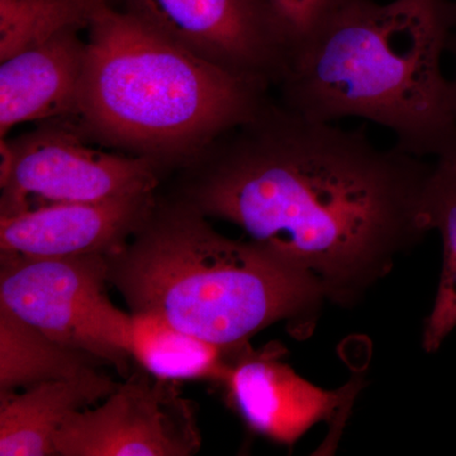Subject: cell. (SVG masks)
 Listing matches in <instances>:
<instances>
[{
  "mask_svg": "<svg viewBox=\"0 0 456 456\" xmlns=\"http://www.w3.org/2000/svg\"><path fill=\"white\" fill-rule=\"evenodd\" d=\"M191 206L354 305L428 232L434 164L269 101L200 156ZM197 160V159H196Z\"/></svg>",
  "mask_w": 456,
  "mask_h": 456,
  "instance_id": "obj_1",
  "label": "cell"
},
{
  "mask_svg": "<svg viewBox=\"0 0 456 456\" xmlns=\"http://www.w3.org/2000/svg\"><path fill=\"white\" fill-rule=\"evenodd\" d=\"M456 0H350L288 59L279 101L318 122L362 118L395 146L456 159V106L444 55Z\"/></svg>",
  "mask_w": 456,
  "mask_h": 456,
  "instance_id": "obj_2",
  "label": "cell"
},
{
  "mask_svg": "<svg viewBox=\"0 0 456 456\" xmlns=\"http://www.w3.org/2000/svg\"><path fill=\"white\" fill-rule=\"evenodd\" d=\"M108 265L134 314H158L227 349L279 321L298 338L310 335L326 299L307 274L251 241L221 235L189 203L154 208Z\"/></svg>",
  "mask_w": 456,
  "mask_h": 456,
  "instance_id": "obj_3",
  "label": "cell"
},
{
  "mask_svg": "<svg viewBox=\"0 0 456 456\" xmlns=\"http://www.w3.org/2000/svg\"><path fill=\"white\" fill-rule=\"evenodd\" d=\"M86 31L77 117L132 155L160 165L196 160L269 101L270 86L183 49L110 0Z\"/></svg>",
  "mask_w": 456,
  "mask_h": 456,
  "instance_id": "obj_4",
  "label": "cell"
},
{
  "mask_svg": "<svg viewBox=\"0 0 456 456\" xmlns=\"http://www.w3.org/2000/svg\"><path fill=\"white\" fill-rule=\"evenodd\" d=\"M0 256V307L64 346L125 368L132 316L108 298L107 256Z\"/></svg>",
  "mask_w": 456,
  "mask_h": 456,
  "instance_id": "obj_5",
  "label": "cell"
},
{
  "mask_svg": "<svg viewBox=\"0 0 456 456\" xmlns=\"http://www.w3.org/2000/svg\"><path fill=\"white\" fill-rule=\"evenodd\" d=\"M159 165L143 156L94 149L62 126L2 140L0 217L55 204L152 193Z\"/></svg>",
  "mask_w": 456,
  "mask_h": 456,
  "instance_id": "obj_6",
  "label": "cell"
},
{
  "mask_svg": "<svg viewBox=\"0 0 456 456\" xmlns=\"http://www.w3.org/2000/svg\"><path fill=\"white\" fill-rule=\"evenodd\" d=\"M169 380L132 377L94 410L71 413L57 431L61 456H188L200 446L196 415Z\"/></svg>",
  "mask_w": 456,
  "mask_h": 456,
  "instance_id": "obj_7",
  "label": "cell"
},
{
  "mask_svg": "<svg viewBox=\"0 0 456 456\" xmlns=\"http://www.w3.org/2000/svg\"><path fill=\"white\" fill-rule=\"evenodd\" d=\"M143 26L240 77L277 86L288 60L259 0H118Z\"/></svg>",
  "mask_w": 456,
  "mask_h": 456,
  "instance_id": "obj_8",
  "label": "cell"
},
{
  "mask_svg": "<svg viewBox=\"0 0 456 456\" xmlns=\"http://www.w3.org/2000/svg\"><path fill=\"white\" fill-rule=\"evenodd\" d=\"M281 345L237 351L222 386L227 398L251 430L275 443L293 445L314 426L326 422L335 435L350 415L362 380L327 391L281 362Z\"/></svg>",
  "mask_w": 456,
  "mask_h": 456,
  "instance_id": "obj_9",
  "label": "cell"
},
{
  "mask_svg": "<svg viewBox=\"0 0 456 456\" xmlns=\"http://www.w3.org/2000/svg\"><path fill=\"white\" fill-rule=\"evenodd\" d=\"M154 208L152 193H146L0 217V255L110 257L121 253Z\"/></svg>",
  "mask_w": 456,
  "mask_h": 456,
  "instance_id": "obj_10",
  "label": "cell"
},
{
  "mask_svg": "<svg viewBox=\"0 0 456 456\" xmlns=\"http://www.w3.org/2000/svg\"><path fill=\"white\" fill-rule=\"evenodd\" d=\"M80 29L0 61V139L20 123L79 114L86 41Z\"/></svg>",
  "mask_w": 456,
  "mask_h": 456,
  "instance_id": "obj_11",
  "label": "cell"
},
{
  "mask_svg": "<svg viewBox=\"0 0 456 456\" xmlns=\"http://www.w3.org/2000/svg\"><path fill=\"white\" fill-rule=\"evenodd\" d=\"M118 384L98 371L0 393V455H57L55 436L71 413L108 397Z\"/></svg>",
  "mask_w": 456,
  "mask_h": 456,
  "instance_id": "obj_12",
  "label": "cell"
},
{
  "mask_svg": "<svg viewBox=\"0 0 456 456\" xmlns=\"http://www.w3.org/2000/svg\"><path fill=\"white\" fill-rule=\"evenodd\" d=\"M130 355L155 379L221 384L236 349L213 344L171 325L158 314L132 312Z\"/></svg>",
  "mask_w": 456,
  "mask_h": 456,
  "instance_id": "obj_13",
  "label": "cell"
},
{
  "mask_svg": "<svg viewBox=\"0 0 456 456\" xmlns=\"http://www.w3.org/2000/svg\"><path fill=\"white\" fill-rule=\"evenodd\" d=\"M94 360L0 307V393L79 377L93 370Z\"/></svg>",
  "mask_w": 456,
  "mask_h": 456,
  "instance_id": "obj_14",
  "label": "cell"
},
{
  "mask_svg": "<svg viewBox=\"0 0 456 456\" xmlns=\"http://www.w3.org/2000/svg\"><path fill=\"white\" fill-rule=\"evenodd\" d=\"M428 230L443 242L439 287L422 331L426 353H436L456 329V159L435 161L425 191Z\"/></svg>",
  "mask_w": 456,
  "mask_h": 456,
  "instance_id": "obj_15",
  "label": "cell"
},
{
  "mask_svg": "<svg viewBox=\"0 0 456 456\" xmlns=\"http://www.w3.org/2000/svg\"><path fill=\"white\" fill-rule=\"evenodd\" d=\"M104 0H0V61L60 33L86 29Z\"/></svg>",
  "mask_w": 456,
  "mask_h": 456,
  "instance_id": "obj_16",
  "label": "cell"
},
{
  "mask_svg": "<svg viewBox=\"0 0 456 456\" xmlns=\"http://www.w3.org/2000/svg\"><path fill=\"white\" fill-rule=\"evenodd\" d=\"M277 29L288 51H294L310 40L338 9L350 0H259ZM288 61V60H287Z\"/></svg>",
  "mask_w": 456,
  "mask_h": 456,
  "instance_id": "obj_17",
  "label": "cell"
},
{
  "mask_svg": "<svg viewBox=\"0 0 456 456\" xmlns=\"http://www.w3.org/2000/svg\"><path fill=\"white\" fill-rule=\"evenodd\" d=\"M448 53L452 55V60H454V77H452V89H454V97H455V106H456V27L454 31L452 33V37H450Z\"/></svg>",
  "mask_w": 456,
  "mask_h": 456,
  "instance_id": "obj_18",
  "label": "cell"
}]
</instances>
